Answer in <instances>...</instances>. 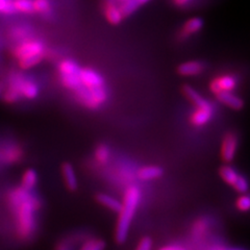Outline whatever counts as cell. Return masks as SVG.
<instances>
[{
    "label": "cell",
    "mask_w": 250,
    "mask_h": 250,
    "mask_svg": "<svg viewBox=\"0 0 250 250\" xmlns=\"http://www.w3.org/2000/svg\"><path fill=\"white\" fill-rule=\"evenodd\" d=\"M250 207V200L247 195H242L237 200V208L241 212H247Z\"/></svg>",
    "instance_id": "cell-28"
},
{
    "label": "cell",
    "mask_w": 250,
    "mask_h": 250,
    "mask_svg": "<svg viewBox=\"0 0 250 250\" xmlns=\"http://www.w3.org/2000/svg\"><path fill=\"white\" fill-rule=\"evenodd\" d=\"M192 1V0H173V2L176 6L178 7H183V6H186L189 4L190 2Z\"/></svg>",
    "instance_id": "cell-30"
},
{
    "label": "cell",
    "mask_w": 250,
    "mask_h": 250,
    "mask_svg": "<svg viewBox=\"0 0 250 250\" xmlns=\"http://www.w3.org/2000/svg\"><path fill=\"white\" fill-rule=\"evenodd\" d=\"M214 114V108H196L192 115L190 121L196 127L205 126L210 120Z\"/></svg>",
    "instance_id": "cell-12"
},
{
    "label": "cell",
    "mask_w": 250,
    "mask_h": 250,
    "mask_svg": "<svg viewBox=\"0 0 250 250\" xmlns=\"http://www.w3.org/2000/svg\"><path fill=\"white\" fill-rule=\"evenodd\" d=\"M105 19L113 25H118L122 22L124 16L120 10V6H117L114 2L108 1L104 4Z\"/></svg>",
    "instance_id": "cell-13"
},
{
    "label": "cell",
    "mask_w": 250,
    "mask_h": 250,
    "mask_svg": "<svg viewBox=\"0 0 250 250\" xmlns=\"http://www.w3.org/2000/svg\"><path fill=\"white\" fill-rule=\"evenodd\" d=\"M45 47L44 44L39 40L33 39H25L23 42H20L13 50L14 57L19 60L26 59L30 57H44Z\"/></svg>",
    "instance_id": "cell-5"
},
{
    "label": "cell",
    "mask_w": 250,
    "mask_h": 250,
    "mask_svg": "<svg viewBox=\"0 0 250 250\" xmlns=\"http://www.w3.org/2000/svg\"><path fill=\"white\" fill-rule=\"evenodd\" d=\"M151 0H123L120 6V10L124 17H128L131 14H134L141 5H144Z\"/></svg>",
    "instance_id": "cell-18"
},
{
    "label": "cell",
    "mask_w": 250,
    "mask_h": 250,
    "mask_svg": "<svg viewBox=\"0 0 250 250\" xmlns=\"http://www.w3.org/2000/svg\"><path fill=\"white\" fill-rule=\"evenodd\" d=\"M62 178H64V182L66 184V187L70 191H75L77 189V177L76 173L74 171L73 166L69 163H64L62 165Z\"/></svg>",
    "instance_id": "cell-14"
},
{
    "label": "cell",
    "mask_w": 250,
    "mask_h": 250,
    "mask_svg": "<svg viewBox=\"0 0 250 250\" xmlns=\"http://www.w3.org/2000/svg\"><path fill=\"white\" fill-rule=\"evenodd\" d=\"M13 4L17 13L31 15L35 13L33 0H13Z\"/></svg>",
    "instance_id": "cell-21"
},
{
    "label": "cell",
    "mask_w": 250,
    "mask_h": 250,
    "mask_svg": "<svg viewBox=\"0 0 250 250\" xmlns=\"http://www.w3.org/2000/svg\"><path fill=\"white\" fill-rule=\"evenodd\" d=\"M9 202L17 220L19 236L23 239L29 238L35 231L36 212L40 206L39 201L30 191L21 187L9 194Z\"/></svg>",
    "instance_id": "cell-1"
},
{
    "label": "cell",
    "mask_w": 250,
    "mask_h": 250,
    "mask_svg": "<svg viewBox=\"0 0 250 250\" xmlns=\"http://www.w3.org/2000/svg\"><path fill=\"white\" fill-rule=\"evenodd\" d=\"M9 89L4 93L3 98L9 104L16 103L22 97L35 99L39 95V87L34 82L21 74H13L9 80Z\"/></svg>",
    "instance_id": "cell-3"
},
{
    "label": "cell",
    "mask_w": 250,
    "mask_h": 250,
    "mask_svg": "<svg viewBox=\"0 0 250 250\" xmlns=\"http://www.w3.org/2000/svg\"><path fill=\"white\" fill-rule=\"evenodd\" d=\"M0 95H1V89H0Z\"/></svg>",
    "instance_id": "cell-32"
},
{
    "label": "cell",
    "mask_w": 250,
    "mask_h": 250,
    "mask_svg": "<svg viewBox=\"0 0 250 250\" xmlns=\"http://www.w3.org/2000/svg\"><path fill=\"white\" fill-rule=\"evenodd\" d=\"M205 69L206 66L203 62L198 61H190L185 62L179 65L177 68V72L182 76H196L205 71Z\"/></svg>",
    "instance_id": "cell-10"
},
{
    "label": "cell",
    "mask_w": 250,
    "mask_h": 250,
    "mask_svg": "<svg viewBox=\"0 0 250 250\" xmlns=\"http://www.w3.org/2000/svg\"><path fill=\"white\" fill-rule=\"evenodd\" d=\"M122 1H123V0H122Z\"/></svg>",
    "instance_id": "cell-35"
},
{
    "label": "cell",
    "mask_w": 250,
    "mask_h": 250,
    "mask_svg": "<svg viewBox=\"0 0 250 250\" xmlns=\"http://www.w3.org/2000/svg\"><path fill=\"white\" fill-rule=\"evenodd\" d=\"M163 175V169L158 166H147L141 168L138 171L139 178L143 181H152V179L160 178Z\"/></svg>",
    "instance_id": "cell-17"
},
{
    "label": "cell",
    "mask_w": 250,
    "mask_h": 250,
    "mask_svg": "<svg viewBox=\"0 0 250 250\" xmlns=\"http://www.w3.org/2000/svg\"><path fill=\"white\" fill-rule=\"evenodd\" d=\"M17 13L15 10L13 0H0V15L12 16Z\"/></svg>",
    "instance_id": "cell-25"
},
{
    "label": "cell",
    "mask_w": 250,
    "mask_h": 250,
    "mask_svg": "<svg viewBox=\"0 0 250 250\" xmlns=\"http://www.w3.org/2000/svg\"><path fill=\"white\" fill-rule=\"evenodd\" d=\"M181 250H186V249H184V248H181Z\"/></svg>",
    "instance_id": "cell-33"
},
{
    "label": "cell",
    "mask_w": 250,
    "mask_h": 250,
    "mask_svg": "<svg viewBox=\"0 0 250 250\" xmlns=\"http://www.w3.org/2000/svg\"><path fill=\"white\" fill-rule=\"evenodd\" d=\"M59 72L61 76V82L67 89L75 91L81 87L80 81V67L76 62L71 60L62 61L59 66Z\"/></svg>",
    "instance_id": "cell-4"
},
{
    "label": "cell",
    "mask_w": 250,
    "mask_h": 250,
    "mask_svg": "<svg viewBox=\"0 0 250 250\" xmlns=\"http://www.w3.org/2000/svg\"><path fill=\"white\" fill-rule=\"evenodd\" d=\"M44 57H30V58H26V59H22L19 60V66L22 69H28L31 67H35L38 64H40L41 61L43 60Z\"/></svg>",
    "instance_id": "cell-26"
},
{
    "label": "cell",
    "mask_w": 250,
    "mask_h": 250,
    "mask_svg": "<svg viewBox=\"0 0 250 250\" xmlns=\"http://www.w3.org/2000/svg\"><path fill=\"white\" fill-rule=\"evenodd\" d=\"M202 27H203V20L201 18H198V17L192 18L185 23L182 28L181 35L183 38H188L194 34L198 33V31L202 29Z\"/></svg>",
    "instance_id": "cell-16"
},
{
    "label": "cell",
    "mask_w": 250,
    "mask_h": 250,
    "mask_svg": "<svg viewBox=\"0 0 250 250\" xmlns=\"http://www.w3.org/2000/svg\"><path fill=\"white\" fill-rule=\"evenodd\" d=\"M151 249H152V241L148 237H145L141 240L137 247V250H151Z\"/></svg>",
    "instance_id": "cell-29"
},
{
    "label": "cell",
    "mask_w": 250,
    "mask_h": 250,
    "mask_svg": "<svg viewBox=\"0 0 250 250\" xmlns=\"http://www.w3.org/2000/svg\"><path fill=\"white\" fill-rule=\"evenodd\" d=\"M238 82L236 77L232 75H222L214 78L209 84V89L212 91L215 95L219 92L222 91H228L232 92L234 89L237 88Z\"/></svg>",
    "instance_id": "cell-8"
},
{
    "label": "cell",
    "mask_w": 250,
    "mask_h": 250,
    "mask_svg": "<svg viewBox=\"0 0 250 250\" xmlns=\"http://www.w3.org/2000/svg\"><path fill=\"white\" fill-rule=\"evenodd\" d=\"M141 199L140 189L136 186H130L127 188L124 195V200L119 214L118 222L116 226V241L118 243H124L127 239L128 231L131 225V221L136 215L138 206Z\"/></svg>",
    "instance_id": "cell-2"
},
{
    "label": "cell",
    "mask_w": 250,
    "mask_h": 250,
    "mask_svg": "<svg viewBox=\"0 0 250 250\" xmlns=\"http://www.w3.org/2000/svg\"><path fill=\"white\" fill-rule=\"evenodd\" d=\"M219 173H220V176L223 181L230 186H232L234 183H236L238 177L240 176L238 172L230 166L221 167L220 171H219Z\"/></svg>",
    "instance_id": "cell-20"
},
{
    "label": "cell",
    "mask_w": 250,
    "mask_h": 250,
    "mask_svg": "<svg viewBox=\"0 0 250 250\" xmlns=\"http://www.w3.org/2000/svg\"><path fill=\"white\" fill-rule=\"evenodd\" d=\"M96 200L100 203L101 206L105 207L106 208L113 210L115 213H119L121 207H122V202L119 201L117 198H115L112 195L104 194V193H100L96 196Z\"/></svg>",
    "instance_id": "cell-15"
},
{
    "label": "cell",
    "mask_w": 250,
    "mask_h": 250,
    "mask_svg": "<svg viewBox=\"0 0 250 250\" xmlns=\"http://www.w3.org/2000/svg\"><path fill=\"white\" fill-rule=\"evenodd\" d=\"M80 81L81 87L87 88H98L104 87V80L95 70L90 68H80ZM77 90V89H76Z\"/></svg>",
    "instance_id": "cell-6"
},
{
    "label": "cell",
    "mask_w": 250,
    "mask_h": 250,
    "mask_svg": "<svg viewBox=\"0 0 250 250\" xmlns=\"http://www.w3.org/2000/svg\"><path fill=\"white\" fill-rule=\"evenodd\" d=\"M105 243L103 240L92 239L85 242L81 250H104Z\"/></svg>",
    "instance_id": "cell-23"
},
{
    "label": "cell",
    "mask_w": 250,
    "mask_h": 250,
    "mask_svg": "<svg viewBox=\"0 0 250 250\" xmlns=\"http://www.w3.org/2000/svg\"><path fill=\"white\" fill-rule=\"evenodd\" d=\"M182 247L176 246V245H168V246H164L160 250H181Z\"/></svg>",
    "instance_id": "cell-31"
},
{
    "label": "cell",
    "mask_w": 250,
    "mask_h": 250,
    "mask_svg": "<svg viewBox=\"0 0 250 250\" xmlns=\"http://www.w3.org/2000/svg\"><path fill=\"white\" fill-rule=\"evenodd\" d=\"M38 184V173L34 169H28L24 172L21 179V187L24 190L33 191Z\"/></svg>",
    "instance_id": "cell-19"
},
{
    "label": "cell",
    "mask_w": 250,
    "mask_h": 250,
    "mask_svg": "<svg viewBox=\"0 0 250 250\" xmlns=\"http://www.w3.org/2000/svg\"><path fill=\"white\" fill-rule=\"evenodd\" d=\"M238 150V138L234 134H226L222 141L221 156L225 163H230Z\"/></svg>",
    "instance_id": "cell-7"
},
{
    "label": "cell",
    "mask_w": 250,
    "mask_h": 250,
    "mask_svg": "<svg viewBox=\"0 0 250 250\" xmlns=\"http://www.w3.org/2000/svg\"><path fill=\"white\" fill-rule=\"evenodd\" d=\"M109 149L105 145H100L97 147V149L95 151V156L96 160L100 164H106L109 160Z\"/></svg>",
    "instance_id": "cell-24"
},
{
    "label": "cell",
    "mask_w": 250,
    "mask_h": 250,
    "mask_svg": "<svg viewBox=\"0 0 250 250\" xmlns=\"http://www.w3.org/2000/svg\"><path fill=\"white\" fill-rule=\"evenodd\" d=\"M183 91L186 97L196 106V108H214L212 104L208 103L205 97L201 96L196 90L191 87V85H184Z\"/></svg>",
    "instance_id": "cell-9"
},
{
    "label": "cell",
    "mask_w": 250,
    "mask_h": 250,
    "mask_svg": "<svg viewBox=\"0 0 250 250\" xmlns=\"http://www.w3.org/2000/svg\"><path fill=\"white\" fill-rule=\"evenodd\" d=\"M217 99L220 101L221 104L228 105L229 107L234 109V111H240V109L243 108L244 103L239 96L234 95L232 92L228 91H222L216 94Z\"/></svg>",
    "instance_id": "cell-11"
},
{
    "label": "cell",
    "mask_w": 250,
    "mask_h": 250,
    "mask_svg": "<svg viewBox=\"0 0 250 250\" xmlns=\"http://www.w3.org/2000/svg\"><path fill=\"white\" fill-rule=\"evenodd\" d=\"M233 250H238V249H233Z\"/></svg>",
    "instance_id": "cell-34"
},
{
    "label": "cell",
    "mask_w": 250,
    "mask_h": 250,
    "mask_svg": "<svg viewBox=\"0 0 250 250\" xmlns=\"http://www.w3.org/2000/svg\"><path fill=\"white\" fill-rule=\"evenodd\" d=\"M232 187L234 188V190L238 191L239 193L241 194H245L247 191H248V183H247V179L244 177L240 175L238 177V179L236 181V183H234L232 185Z\"/></svg>",
    "instance_id": "cell-27"
},
{
    "label": "cell",
    "mask_w": 250,
    "mask_h": 250,
    "mask_svg": "<svg viewBox=\"0 0 250 250\" xmlns=\"http://www.w3.org/2000/svg\"><path fill=\"white\" fill-rule=\"evenodd\" d=\"M34 1V10L35 13L47 15L51 11V4L49 0H33Z\"/></svg>",
    "instance_id": "cell-22"
}]
</instances>
